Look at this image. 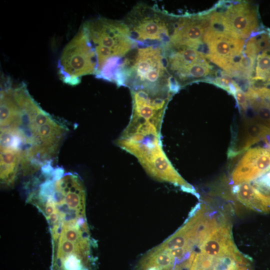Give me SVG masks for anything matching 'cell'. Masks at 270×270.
<instances>
[{
    "label": "cell",
    "mask_w": 270,
    "mask_h": 270,
    "mask_svg": "<svg viewBox=\"0 0 270 270\" xmlns=\"http://www.w3.org/2000/svg\"><path fill=\"white\" fill-rule=\"evenodd\" d=\"M0 118V148L20 155L24 174L52 164L68 130L42 110L25 85L1 90Z\"/></svg>",
    "instance_id": "6da1fadb"
},
{
    "label": "cell",
    "mask_w": 270,
    "mask_h": 270,
    "mask_svg": "<svg viewBox=\"0 0 270 270\" xmlns=\"http://www.w3.org/2000/svg\"><path fill=\"white\" fill-rule=\"evenodd\" d=\"M50 226L52 244L50 270H93L94 259L86 210L58 208Z\"/></svg>",
    "instance_id": "7a4b0ae2"
},
{
    "label": "cell",
    "mask_w": 270,
    "mask_h": 270,
    "mask_svg": "<svg viewBox=\"0 0 270 270\" xmlns=\"http://www.w3.org/2000/svg\"><path fill=\"white\" fill-rule=\"evenodd\" d=\"M170 76L162 47L136 42L122 58L115 83L130 90H171Z\"/></svg>",
    "instance_id": "3957f363"
},
{
    "label": "cell",
    "mask_w": 270,
    "mask_h": 270,
    "mask_svg": "<svg viewBox=\"0 0 270 270\" xmlns=\"http://www.w3.org/2000/svg\"><path fill=\"white\" fill-rule=\"evenodd\" d=\"M82 27L95 52L96 75L119 64L136 44L124 22L100 18L85 22Z\"/></svg>",
    "instance_id": "277c9868"
},
{
    "label": "cell",
    "mask_w": 270,
    "mask_h": 270,
    "mask_svg": "<svg viewBox=\"0 0 270 270\" xmlns=\"http://www.w3.org/2000/svg\"><path fill=\"white\" fill-rule=\"evenodd\" d=\"M116 144L135 156L148 174L155 180L179 186L186 192L194 188L178 172L166 156L160 136L140 135L134 140L119 137Z\"/></svg>",
    "instance_id": "5b68a950"
},
{
    "label": "cell",
    "mask_w": 270,
    "mask_h": 270,
    "mask_svg": "<svg viewBox=\"0 0 270 270\" xmlns=\"http://www.w3.org/2000/svg\"><path fill=\"white\" fill-rule=\"evenodd\" d=\"M170 22V15L144 3L136 5L124 21L134 41L160 46L169 42Z\"/></svg>",
    "instance_id": "8992f818"
},
{
    "label": "cell",
    "mask_w": 270,
    "mask_h": 270,
    "mask_svg": "<svg viewBox=\"0 0 270 270\" xmlns=\"http://www.w3.org/2000/svg\"><path fill=\"white\" fill-rule=\"evenodd\" d=\"M94 50L82 26L63 50L58 60V73L62 80L78 84L82 76L94 74L96 70Z\"/></svg>",
    "instance_id": "52a82bcc"
},
{
    "label": "cell",
    "mask_w": 270,
    "mask_h": 270,
    "mask_svg": "<svg viewBox=\"0 0 270 270\" xmlns=\"http://www.w3.org/2000/svg\"><path fill=\"white\" fill-rule=\"evenodd\" d=\"M203 41L207 46L206 57L225 70L242 52L244 40L232 34L208 28Z\"/></svg>",
    "instance_id": "ba28073f"
},
{
    "label": "cell",
    "mask_w": 270,
    "mask_h": 270,
    "mask_svg": "<svg viewBox=\"0 0 270 270\" xmlns=\"http://www.w3.org/2000/svg\"><path fill=\"white\" fill-rule=\"evenodd\" d=\"M221 14L226 32L236 38H248L258 26L256 10L247 3L230 6Z\"/></svg>",
    "instance_id": "9c48e42d"
},
{
    "label": "cell",
    "mask_w": 270,
    "mask_h": 270,
    "mask_svg": "<svg viewBox=\"0 0 270 270\" xmlns=\"http://www.w3.org/2000/svg\"><path fill=\"white\" fill-rule=\"evenodd\" d=\"M270 167V145L248 150L242 156L232 172L236 185L255 180Z\"/></svg>",
    "instance_id": "30bf717a"
},
{
    "label": "cell",
    "mask_w": 270,
    "mask_h": 270,
    "mask_svg": "<svg viewBox=\"0 0 270 270\" xmlns=\"http://www.w3.org/2000/svg\"><path fill=\"white\" fill-rule=\"evenodd\" d=\"M197 246L200 253L211 258L223 257L238 250L232 240L230 226L224 220L201 240Z\"/></svg>",
    "instance_id": "8fae6325"
},
{
    "label": "cell",
    "mask_w": 270,
    "mask_h": 270,
    "mask_svg": "<svg viewBox=\"0 0 270 270\" xmlns=\"http://www.w3.org/2000/svg\"><path fill=\"white\" fill-rule=\"evenodd\" d=\"M236 198L247 208L256 212H270V196H268L249 182L236 184L233 188Z\"/></svg>",
    "instance_id": "7c38bea8"
},
{
    "label": "cell",
    "mask_w": 270,
    "mask_h": 270,
    "mask_svg": "<svg viewBox=\"0 0 270 270\" xmlns=\"http://www.w3.org/2000/svg\"><path fill=\"white\" fill-rule=\"evenodd\" d=\"M244 130L242 132L240 138L230 150L229 156H235L250 146L262 139L270 136V128L258 122L256 120H250L245 122Z\"/></svg>",
    "instance_id": "4fadbf2b"
},
{
    "label": "cell",
    "mask_w": 270,
    "mask_h": 270,
    "mask_svg": "<svg viewBox=\"0 0 270 270\" xmlns=\"http://www.w3.org/2000/svg\"><path fill=\"white\" fill-rule=\"evenodd\" d=\"M210 66L206 60H204L190 66L180 74L176 80L180 86L182 82H188L192 80L204 77L210 73Z\"/></svg>",
    "instance_id": "5bb4252c"
},
{
    "label": "cell",
    "mask_w": 270,
    "mask_h": 270,
    "mask_svg": "<svg viewBox=\"0 0 270 270\" xmlns=\"http://www.w3.org/2000/svg\"><path fill=\"white\" fill-rule=\"evenodd\" d=\"M215 84L228 90L234 96L238 88L240 86L234 81L230 76L224 74L218 77L215 80Z\"/></svg>",
    "instance_id": "9a60e30c"
},
{
    "label": "cell",
    "mask_w": 270,
    "mask_h": 270,
    "mask_svg": "<svg viewBox=\"0 0 270 270\" xmlns=\"http://www.w3.org/2000/svg\"><path fill=\"white\" fill-rule=\"evenodd\" d=\"M234 96L240 108L242 110H246L248 104L246 94L239 87L237 88Z\"/></svg>",
    "instance_id": "2e32d148"
}]
</instances>
